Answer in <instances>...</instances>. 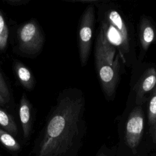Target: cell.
<instances>
[{
  "instance_id": "obj_18",
  "label": "cell",
  "mask_w": 156,
  "mask_h": 156,
  "mask_svg": "<svg viewBox=\"0 0 156 156\" xmlns=\"http://www.w3.org/2000/svg\"><path fill=\"white\" fill-rule=\"evenodd\" d=\"M7 103L6 101L4 99V98L0 94V105H4Z\"/></svg>"
},
{
  "instance_id": "obj_15",
  "label": "cell",
  "mask_w": 156,
  "mask_h": 156,
  "mask_svg": "<svg viewBox=\"0 0 156 156\" xmlns=\"http://www.w3.org/2000/svg\"><path fill=\"white\" fill-rule=\"evenodd\" d=\"M0 94L6 101L7 103L9 102L10 99V93L2 73L0 71Z\"/></svg>"
},
{
  "instance_id": "obj_8",
  "label": "cell",
  "mask_w": 156,
  "mask_h": 156,
  "mask_svg": "<svg viewBox=\"0 0 156 156\" xmlns=\"http://www.w3.org/2000/svg\"><path fill=\"white\" fill-rule=\"evenodd\" d=\"M138 35L141 49L145 52L156 40V26L150 17L141 16L138 26Z\"/></svg>"
},
{
  "instance_id": "obj_16",
  "label": "cell",
  "mask_w": 156,
  "mask_h": 156,
  "mask_svg": "<svg viewBox=\"0 0 156 156\" xmlns=\"http://www.w3.org/2000/svg\"><path fill=\"white\" fill-rule=\"evenodd\" d=\"M3 1L10 5L20 6L28 4L30 0H4Z\"/></svg>"
},
{
  "instance_id": "obj_19",
  "label": "cell",
  "mask_w": 156,
  "mask_h": 156,
  "mask_svg": "<svg viewBox=\"0 0 156 156\" xmlns=\"http://www.w3.org/2000/svg\"><path fill=\"white\" fill-rule=\"evenodd\" d=\"M98 156H107V155L104 154H100L98 155Z\"/></svg>"
},
{
  "instance_id": "obj_6",
  "label": "cell",
  "mask_w": 156,
  "mask_h": 156,
  "mask_svg": "<svg viewBox=\"0 0 156 156\" xmlns=\"http://www.w3.org/2000/svg\"><path fill=\"white\" fill-rule=\"evenodd\" d=\"M144 128V115L141 105H136L131 110L126 124L125 141L132 149L139 144Z\"/></svg>"
},
{
  "instance_id": "obj_10",
  "label": "cell",
  "mask_w": 156,
  "mask_h": 156,
  "mask_svg": "<svg viewBox=\"0 0 156 156\" xmlns=\"http://www.w3.org/2000/svg\"><path fill=\"white\" fill-rule=\"evenodd\" d=\"M13 68L18 79L23 87L27 90H32L35 82L31 71L20 61L14 62Z\"/></svg>"
},
{
  "instance_id": "obj_13",
  "label": "cell",
  "mask_w": 156,
  "mask_h": 156,
  "mask_svg": "<svg viewBox=\"0 0 156 156\" xmlns=\"http://www.w3.org/2000/svg\"><path fill=\"white\" fill-rule=\"evenodd\" d=\"M147 118L152 128L156 121V86L147 100Z\"/></svg>"
},
{
  "instance_id": "obj_9",
  "label": "cell",
  "mask_w": 156,
  "mask_h": 156,
  "mask_svg": "<svg viewBox=\"0 0 156 156\" xmlns=\"http://www.w3.org/2000/svg\"><path fill=\"white\" fill-rule=\"evenodd\" d=\"M19 116L23 136L27 139L32 130V105L25 93H23L20 101Z\"/></svg>"
},
{
  "instance_id": "obj_5",
  "label": "cell",
  "mask_w": 156,
  "mask_h": 156,
  "mask_svg": "<svg viewBox=\"0 0 156 156\" xmlns=\"http://www.w3.org/2000/svg\"><path fill=\"white\" fill-rule=\"evenodd\" d=\"M95 22L94 4H89L82 13L78 27V48L80 65L85 66L91 52Z\"/></svg>"
},
{
  "instance_id": "obj_2",
  "label": "cell",
  "mask_w": 156,
  "mask_h": 156,
  "mask_svg": "<svg viewBox=\"0 0 156 156\" xmlns=\"http://www.w3.org/2000/svg\"><path fill=\"white\" fill-rule=\"evenodd\" d=\"M96 5L98 7L99 29L106 40L116 48L122 63L132 66L136 60L132 25L117 5L101 1Z\"/></svg>"
},
{
  "instance_id": "obj_1",
  "label": "cell",
  "mask_w": 156,
  "mask_h": 156,
  "mask_svg": "<svg viewBox=\"0 0 156 156\" xmlns=\"http://www.w3.org/2000/svg\"><path fill=\"white\" fill-rule=\"evenodd\" d=\"M85 99L81 90L60 92L34 148V156H65L85 129Z\"/></svg>"
},
{
  "instance_id": "obj_7",
  "label": "cell",
  "mask_w": 156,
  "mask_h": 156,
  "mask_svg": "<svg viewBox=\"0 0 156 156\" xmlns=\"http://www.w3.org/2000/svg\"><path fill=\"white\" fill-rule=\"evenodd\" d=\"M156 86V68H148L138 79L134 85L135 93V104L141 105L148 100V95L151 94Z\"/></svg>"
},
{
  "instance_id": "obj_4",
  "label": "cell",
  "mask_w": 156,
  "mask_h": 156,
  "mask_svg": "<svg viewBox=\"0 0 156 156\" xmlns=\"http://www.w3.org/2000/svg\"><path fill=\"white\" fill-rule=\"evenodd\" d=\"M44 41L43 30L35 19L21 24L17 29L16 49L22 56H37L43 48Z\"/></svg>"
},
{
  "instance_id": "obj_14",
  "label": "cell",
  "mask_w": 156,
  "mask_h": 156,
  "mask_svg": "<svg viewBox=\"0 0 156 156\" xmlns=\"http://www.w3.org/2000/svg\"><path fill=\"white\" fill-rule=\"evenodd\" d=\"M9 29L5 23V18L0 10V51L5 50L9 39Z\"/></svg>"
},
{
  "instance_id": "obj_3",
  "label": "cell",
  "mask_w": 156,
  "mask_h": 156,
  "mask_svg": "<svg viewBox=\"0 0 156 156\" xmlns=\"http://www.w3.org/2000/svg\"><path fill=\"white\" fill-rule=\"evenodd\" d=\"M121 60L116 48L106 40L99 29L95 44L94 63L101 88L108 101H112L115 96L121 75Z\"/></svg>"
},
{
  "instance_id": "obj_11",
  "label": "cell",
  "mask_w": 156,
  "mask_h": 156,
  "mask_svg": "<svg viewBox=\"0 0 156 156\" xmlns=\"http://www.w3.org/2000/svg\"><path fill=\"white\" fill-rule=\"evenodd\" d=\"M0 127L13 136L18 133L17 125L13 117L0 107Z\"/></svg>"
},
{
  "instance_id": "obj_17",
  "label": "cell",
  "mask_w": 156,
  "mask_h": 156,
  "mask_svg": "<svg viewBox=\"0 0 156 156\" xmlns=\"http://www.w3.org/2000/svg\"><path fill=\"white\" fill-rule=\"evenodd\" d=\"M152 140L154 143H156V121L154 126L152 127Z\"/></svg>"
},
{
  "instance_id": "obj_12",
  "label": "cell",
  "mask_w": 156,
  "mask_h": 156,
  "mask_svg": "<svg viewBox=\"0 0 156 156\" xmlns=\"http://www.w3.org/2000/svg\"><path fill=\"white\" fill-rule=\"evenodd\" d=\"M0 143L8 150L16 152L21 149L20 144L13 135L0 127Z\"/></svg>"
}]
</instances>
